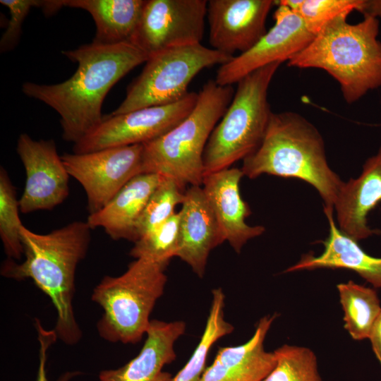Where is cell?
I'll return each mask as SVG.
<instances>
[{
  "label": "cell",
  "mask_w": 381,
  "mask_h": 381,
  "mask_svg": "<svg viewBox=\"0 0 381 381\" xmlns=\"http://www.w3.org/2000/svg\"><path fill=\"white\" fill-rule=\"evenodd\" d=\"M62 53L78 63L69 79L53 85L25 82L22 90L59 114L63 139L75 144L102 122V103L111 88L149 57L129 42H92Z\"/></svg>",
  "instance_id": "6da1fadb"
},
{
  "label": "cell",
  "mask_w": 381,
  "mask_h": 381,
  "mask_svg": "<svg viewBox=\"0 0 381 381\" xmlns=\"http://www.w3.org/2000/svg\"><path fill=\"white\" fill-rule=\"evenodd\" d=\"M92 229L87 222L75 221L46 234L35 233L24 225L20 237L25 259L17 263L8 258L1 274L16 280L30 279L51 299L57 313L54 330L67 345L82 337L75 318L73 299L78 263L90 246Z\"/></svg>",
  "instance_id": "7a4b0ae2"
},
{
  "label": "cell",
  "mask_w": 381,
  "mask_h": 381,
  "mask_svg": "<svg viewBox=\"0 0 381 381\" xmlns=\"http://www.w3.org/2000/svg\"><path fill=\"white\" fill-rule=\"evenodd\" d=\"M241 169L250 179L270 174L306 181L330 208L344 183L328 164L317 128L294 111L272 113L260 145L243 160Z\"/></svg>",
  "instance_id": "3957f363"
},
{
  "label": "cell",
  "mask_w": 381,
  "mask_h": 381,
  "mask_svg": "<svg viewBox=\"0 0 381 381\" xmlns=\"http://www.w3.org/2000/svg\"><path fill=\"white\" fill-rule=\"evenodd\" d=\"M363 17L356 24L347 23V16L334 19L288 61V66L325 71L339 83L348 104L378 88L381 86L380 22L375 18Z\"/></svg>",
  "instance_id": "277c9868"
},
{
  "label": "cell",
  "mask_w": 381,
  "mask_h": 381,
  "mask_svg": "<svg viewBox=\"0 0 381 381\" xmlns=\"http://www.w3.org/2000/svg\"><path fill=\"white\" fill-rule=\"evenodd\" d=\"M234 92L232 85L222 86L214 80H208L184 119L162 135L143 144L142 174L171 179L184 191L187 186H201L205 147Z\"/></svg>",
  "instance_id": "5b68a950"
},
{
  "label": "cell",
  "mask_w": 381,
  "mask_h": 381,
  "mask_svg": "<svg viewBox=\"0 0 381 381\" xmlns=\"http://www.w3.org/2000/svg\"><path fill=\"white\" fill-rule=\"evenodd\" d=\"M168 265L137 258L122 274L102 278L91 296L103 310L97 324L102 339L125 344L142 339L149 327L150 314L163 294Z\"/></svg>",
  "instance_id": "8992f818"
},
{
  "label": "cell",
  "mask_w": 381,
  "mask_h": 381,
  "mask_svg": "<svg viewBox=\"0 0 381 381\" xmlns=\"http://www.w3.org/2000/svg\"><path fill=\"white\" fill-rule=\"evenodd\" d=\"M281 64L263 66L238 82L236 92L205 147V176L231 167L259 147L272 113L267 100L269 86Z\"/></svg>",
  "instance_id": "52a82bcc"
},
{
  "label": "cell",
  "mask_w": 381,
  "mask_h": 381,
  "mask_svg": "<svg viewBox=\"0 0 381 381\" xmlns=\"http://www.w3.org/2000/svg\"><path fill=\"white\" fill-rule=\"evenodd\" d=\"M233 57L201 43L157 52L149 56L140 74L128 86L124 99L111 114L176 102L189 92L188 87L199 72Z\"/></svg>",
  "instance_id": "ba28073f"
},
{
  "label": "cell",
  "mask_w": 381,
  "mask_h": 381,
  "mask_svg": "<svg viewBox=\"0 0 381 381\" xmlns=\"http://www.w3.org/2000/svg\"><path fill=\"white\" fill-rule=\"evenodd\" d=\"M198 96L191 92L174 103L104 116L95 129L74 144L73 152L82 154L152 141L184 119L194 108Z\"/></svg>",
  "instance_id": "9c48e42d"
},
{
  "label": "cell",
  "mask_w": 381,
  "mask_h": 381,
  "mask_svg": "<svg viewBox=\"0 0 381 381\" xmlns=\"http://www.w3.org/2000/svg\"><path fill=\"white\" fill-rule=\"evenodd\" d=\"M206 0H147L131 43L148 57L161 51L200 44Z\"/></svg>",
  "instance_id": "30bf717a"
},
{
  "label": "cell",
  "mask_w": 381,
  "mask_h": 381,
  "mask_svg": "<svg viewBox=\"0 0 381 381\" xmlns=\"http://www.w3.org/2000/svg\"><path fill=\"white\" fill-rule=\"evenodd\" d=\"M143 144L61 156L70 176L83 186L89 214L104 207L133 177L142 174Z\"/></svg>",
  "instance_id": "8fae6325"
},
{
  "label": "cell",
  "mask_w": 381,
  "mask_h": 381,
  "mask_svg": "<svg viewBox=\"0 0 381 381\" xmlns=\"http://www.w3.org/2000/svg\"><path fill=\"white\" fill-rule=\"evenodd\" d=\"M271 29L249 50L221 65L215 82L229 86L267 65L289 61L314 38L301 17L289 8L278 5Z\"/></svg>",
  "instance_id": "7c38bea8"
},
{
  "label": "cell",
  "mask_w": 381,
  "mask_h": 381,
  "mask_svg": "<svg viewBox=\"0 0 381 381\" xmlns=\"http://www.w3.org/2000/svg\"><path fill=\"white\" fill-rule=\"evenodd\" d=\"M16 150L25 171V187L18 200L20 212L51 210L61 204L69 194L70 176L54 140H35L21 133Z\"/></svg>",
  "instance_id": "4fadbf2b"
},
{
  "label": "cell",
  "mask_w": 381,
  "mask_h": 381,
  "mask_svg": "<svg viewBox=\"0 0 381 381\" xmlns=\"http://www.w3.org/2000/svg\"><path fill=\"white\" fill-rule=\"evenodd\" d=\"M271 0H210L207 2L211 48L232 56L251 49L267 32Z\"/></svg>",
  "instance_id": "5bb4252c"
},
{
  "label": "cell",
  "mask_w": 381,
  "mask_h": 381,
  "mask_svg": "<svg viewBox=\"0 0 381 381\" xmlns=\"http://www.w3.org/2000/svg\"><path fill=\"white\" fill-rule=\"evenodd\" d=\"M243 176L241 169L229 167L206 174L201 186L224 241L237 253L248 241L265 231L263 226H250L246 222L252 212L240 193L239 183Z\"/></svg>",
  "instance_id": "9a60e30c"
},
{
  "label": "cell",
  "mask_w": 381,
  "mask_h": 381,
  "mask_svg": "<svg viewBox=\"0 0 381 381\" xmlns=\"http://www.w3.org/2000/svg\"><path fill=\"white\" fill-rule=\"evenodd\" d=\"M181 205L176 257L202 278L210 253L224 241L202 186H193L186 189Z\"/></svg>",
  "instance_id": "2e32d148"
},
{
  "label": "cell",
  "mask_w": 381,
  "mask_h": 381,
  "mask_svg": "<svg viewBox=\"0 0 381 381\" xmlns=\"http://www.w3.org/2000/svg\"><path fill=\"white\" fill-rule=\"evenodd\" d=\"M381 203V145L377 152L363 165L358 177L351 178L341 186L333 209L339 229L358 241L381 234L368 226V215Z\"/></svg>",
  "instance_id": "e0dca14e"
},
{
  "label": "cell",
  "mask_w": 381,
  "mask_h": 381,
  "mask_svg": "<svg viewBox=\"0 0 381 381\" xmlns=\"http://www.w3.org/2000/svg\"><path fill=\"white\" fill-rule=\"evenodd\" d=\"M186 328L181 320H152L139 353L120 368L101 371L99 380L173 381L174 376L163 368L176 359L174 345Z\"/></svg>",
  "instance_id": "ac0fdd59"
},
{
  "label": "cell",
  "mask_w": 381,
  "mask_h": 381,
  "mask_svg": "<svg viewBox=\"0 0 381 381\" xmlns=\"http://www.w3.org/2000/svg\"><path fill=\"white\" fill-rule=\"evenodd\" d=\"M277 315L262 317L246 343L219 349L212 363L198 381H262L276 363L273 352L266 351L264 341Z\"/></svg>",
  "instance_id": "d6986e66"
},
{
  "label": "cell",
  "mask_w": 381,
  "mask_h": 381,
  "mask_svg": "<svg viewBox=\"0 0 381 381\" xmlns=\"http://www.w3.org/2000/svg\"><path fill=\"white\" fill-rule=\"evenodd\" d=\"M160 179L157 174L135 176L104 207L89 214L87 223L92 229L102 228L113 240L135 243L138 220Z\"/></svg>",
  "instance_id": "ffe728a7"
},
{
  "label": "cell",
  "mask_w": 381,
  "mask_h": 381,
  "mask_svg": "<svg viewBox=\"0 0 381 381\" xmlns=\"http://www.w3.org/2000/svg\"><path fill=\"white\" fill-rule=\"evenodd\" d=\"M333 212V208L324 206L329 233L322 241L323 252L318 256L310 253L303 254L297 263L284 272L320 268L346 269L356 272L375 288H381V258L370 255L357 241L342 233L334 222Z\"/></svg>",
  "instance_id": "44dd1931"
},
{
  "label": "cell",
  "mask_w": 381,
  "mask_h": 381,
  "mask_svg": "<svg viewBox=\"0 0 381 381\" xmlns=\"http://www.w3.org/2000/svg\"><path fill=\"white\" fill-rule=\"evenodd\" d=\"M63 6L80 8L93 18V42L115 44L131 42L138 23L143 0H61Z\"/></svg>",
  "instance_id": "7402d4cb"
},
{
  "label": "cell",
  "mask_w": 381,
  "mask_h": 381,
  "mask_svg": "<svg viewBox=\"0 0 381 381\" xmlns=\"http://www.w3.org/2000/svg\"><path fill=\"white\" fill-rule=\"evenodd\" d=\"M337 287L344 314V328L355 340L368 339L381 311L376 291L353 281L339 284Z\"/></svg>",
  "instance_id": "603a6c76"
},
{
  "label": "cell",
  "mask_w": 381,
  "mask_h": 381,
  "mask_svg": "<svg viewBox=\"0 0 381 381\" xmlns=\"http://www.w3.org/2000/svg\"><path fill=\"white\" fill-rule=\"evenodd\" d=\"M225 296L221 288L212 292V303L202 337L186 365L173 381H198L205 369L210 349L219 339L231 334L234 326L224 318Z\"/></svg>",
  "instance_id": "cb8c5ba5"
},
{
  "label": "cell",
  "mask_w": 381,
  "mask_h": 381,
  "mask_svg": "<svg viewBox=\"0 0 381 381\" xmlns=\"http://www.w3.org/2000/svg\"><path fill=\"white\" fill-rule=\"evenodd\" d=\"M19 202L16 188L6 170L0 168V237L9 259L20 260L23 255L19 217Z\"/></svg>",
  "instance_id": "d4e9b609"
},
{
  "label": "cell",
  "mask_w": 381,
  "mask_h": 381,
  "mask_svg": "<svg viewBox=\"0 0 381 381\" xmlns=\"http://www.w3.org/2000/svg\"><path fill=\"white\" fill-rule=\"evenodd\" d=\"M274 353L275 365L262 381H322L316 356L310 349L284 344Z\"/></svg>",
  "instance_id": "484cf974"
},
{
  "label": "cell",
  "mask_w": 381,
  "mask_h": 381,
  "mask_svg": "<svg viewBox=\"0 0 381 381\" xmlns=\"http://www.w3.org/2000/svg\"><path fill=\"white\" fill-rule=\"evenodd\" d=\"M184 192L174 180L161 176L138 220L137 241L161 226L176 212V207L182 204Z\"/></svg>",
  "instance_id": "4316f807"
},
{
  "label": "cell",
  "mask_w": 381,
  "mask_h": 381,
  "mask_svg": "<svg viewBox=\"0 0 381 381\" xmlns=\"http://www.w3.org/2000/svg\"><path fill=\"white\" fill-rule=\"evenodd\" d=\"M362 0H279L298 15L315 36L329 22L341 16H349L356 10Z\"/></svg>",
  "instance_id": "83f0119b"
},
{
  "label": "cell",
  "mask_w": 381,
  "mask_h": 381,
  "mask_svg": "<svg viewBox=\"0 0 381 381\" xmlns=\"http://www.w3.org/2000/svg\"><path fill=\"white\" fill-rule=\"evenodd\" d=\"M180 213L176 212L161 226L134 243L130 255L169 264L179 246Z\"/></svg>",
  "instance_id": "f1b7e54d"
},
{
  "label": "cell",
  "mask_w": 381,
  "mask_h": 381,
  "mask_svg": "<svg viewBox=\"0 0 381 381\" xmlns=\"http://www.w3.org/2000/svg\"><path fill=\"white\" fill-rule=\"evenodd\" d=\"M0 3L8 8L11 18L6 30L0 41L1 52L13 48L20 39L22 25L32 7L42 8L44 1L39 0H1Z\"/></svg>",
  "instance_id": "f546056e"
},
{
  "label": "cell",
  "mask_w": 381,
  "mask_h": 381,
  "mask_svg": "<svg viewBox=\"0 0 381 381\" xmlns=\"http://www.w3.org/2000/svg\"><path fill=\"white\" fill-rule=\"evenodd\" d=\"M35 327L40 343V363L36 381H49L46 373L47 354L50 346L56 341L57 336L54 329H44L38 319H35ZM78 374V372H67L60 376L56 381H69Z\"/></svg>",
  "instance_id": "4dcf8cb0"
},
{
  "label": "cell",
  "mask_w": 381,
  "mask_h": 381,
  "mask_svg": "<svg viewBox=\"0 0 381 381\" xmlns=\"http://www.w3.org/2000/svg\"><path fill=\"white\" fill-rule=\"evenodd\" d=\"M368 339L372 349L381 364V311L373 323Z\"/></svg>",
  "instance_id": "1f68e13d"
},
{
  "label": "cell",
  "mask_w": 381,
  "mask_h": 381,
  "mask_svg": "<svg viewBox=\"0 0 381 381\" xmlns=\"http://www.w3.org/2000/svg\"><path fill=\"white\" fill-rule=\"evenodd\" d=\"M356 11L363 16L381 18V0H362Z\"/></svg>",
  "instance_id": "d6a6232c"
}]
</instances>
